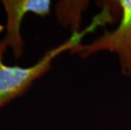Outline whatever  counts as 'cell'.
I'll return each mask as SVG.
<instances>
[{
  "label": "cell",
  "instance_id": "cell-1",
  "mask_svg": "<svg viewBox=\"0 0 131 130\" xmlns=\"http://www.w3.org/2000/svg\"><path fill=\"white\" fill-rule=\"evenodd\" d=\"M109 17L110 15L107 11L103 10L93 19L92 22L84 30L74 31L68 40L47 51L37 63L28 68L5 64L4 54L9 46L4 40L0 41V109L14 99L23 95L36 79L47 73L51 68L52 60L57 56L65 51H72L80 45V41L85 35L92 32L101 25L105 24Z\"/></svg>",
  "mask_w": 131,
  "mask_h": 130
},
{
  "label": "cell",
  "instance_id": "cell-3",
  "mask_svg": "<svg viewBox=\"0 0 131 130\" xmlns=\"http://www.w3.org/2000/svg\"><path fill=\"white\" fill-rule=\"evenodd\" d=\"M1 4L6 14V34L3 40L18 59L24 50V41L20 33L24 17L30 13L42 17L49 15L52 3L48 0H3Z\"/></svg>",
  "mask_w": 131,
  "mask_h": 130
},
{
  "label": "cell",
  "instance_id": "cell-2",
  "mask_svg": "<svg viewBox=\"0 0 131 130\" xmlns=\"http://www.w3.org/2000/svg\"><path fill=\"white\" fill-rule=\"evenodd\" d=\"M122 17L118 27L113 31H105L104 35L93 42L79 45L72 52L81 57H87L95 52L107 50L115 52L119 57L123 73L131 74V0L118 1Z\"/></svg>",
  "mask_w": 131,
  "mask_h": 130
}]
</instances>
